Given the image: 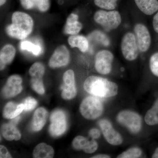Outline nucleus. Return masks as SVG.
I'll use <instances>...</instances> for the list:
<instances>
[{"mask_svg":"<svg viewBox=\"0 0 158 158\" xmlns=\"http://www.w3.org/2000/svg\"><path fill=\"white\" fill-rule=\"evenodd\" d=\"M49 132L54 137H58L64 134L67 128V122L65 113L56 110L51 114Z\"/></svg>","mask_w":158,"mask_h":158,"instance_id":"obj_8","label":"nucleus"},{"mask_svg":"<svg viewBox=\"0 0 158 158\" xmlns=\"http://www.w3.org/2000/svg\"><path fill=\"white\" fill-rule=\"evenodd\" d=\"M22 83V79L19 75H13L9 77L3 88V96L9 98L19 94L23 90Z\"/></svg>","mask_w":158,"mask_h":158,"instance_id":"obj_13","label":"nucleus"},{"mask_svg":"<svg viewBox=\"0 0 158 158\" xmlns=\"http://www.w3.org/2000/svg\"><path fill=\"white\" fill-rule=\"evenodd\" d=\"M138 9L146 15H152L158 11V0H135Z\"/></svg>","mask_w":158,"mask_h":158,"instance_id":"obj_19","label":"nucleus"},{"mask_svg":"<svg viewBox=\"0 0 158 158\" xmlns=\"http://www.w3.org/2000/svg\"><path fill=\"white\" fill-rule=\"evenodd\" d=\"M83 28V24L79 21V16L75 13L69 15L65 22L64 33L68 35H76Z\"/></svg>","mask_w":158,"mask_h":158,"instance_id":"obj_16","label":"nucleus"},{"mask_svg":"<svg viewBox=\"0 0 158 158\" xmlns=\"http://www.w3.org/2000/svg\"><path fill=\"white\" fill-rule=\"evenodd\" d=\"M84 88L91 95L101 98L116 96L118 91V86L116 83L96 76H91L86 78Z\"/></svg>","mask_w":158,"mask_h":158,"instance_id":"obj_2","label":"nucleus"},{"mask_svg":"<svg viewBox=\"0 0 158 158\" xmlns=\"http://www.w3.org/2000/svg\"><path fill=\"white\" fill-rule=\"evenodd\" d=\"M98 124L104 137L109 144L114 146H118L122 144V136L113 128L112 123L108 119H101L99 121Z\"/></svg>","mask_w":158,"mask_h":158,"instance_id":"obj_9","label":"nucleus"},{"mask_svg":"<svg viewBox=\"0 0 158 158\" xmlns=\"http://www.w3.org/2000/svg\"><path fill=\"white\" fill-rule=\"evenodd\" d=\"M7 0H0V6H4Z\"/></svg>","mask_w":158,"mask_h":158,"instance_id":"obj_38","label":"nucleus"},{"mask_svg":"<svg viewBox=\"0 0 158 158\" xmlns=\"http://www.w3.org/2000/svg\"><path fill=\"white\" fill-rule=\"evenodd\" d=\"M54 150L50 145L45 143L38 144L34 148L33 155L36 158H51L54 156Z\"/></svg>","mask_w":158,"mask_h":158,"instance_id":"obj_23","label":"nucleus"},{"mask_svg":"<svg viewBox=\"0 0 158 158\" xmlns=\"http://www.w3.org/2000/svg\"><path fill=\"white\" fill-rule=\"evenodd\" d=\"M94 19L106 32L116 30L122 22L121 15L114 10H98L94 15Z\"/></svg>","mask_w":158,"mask_h":158,"instance_id":"obj_3","label":"nucleus"},{"mask_svg":"<svg viewBox=\"0 0 158 158\" xmlns=\"http://www.w3.org/2000/svg\"><path fill=\"white\" fill-rule=\"evenodd\" d=\"M23 110V104H17L13 102H9L4 108L3 116L5 118L12 119L17 117Z\"/></svg>","mask_w":158,"mask_h":158,"instance_id":"obj_22","label":"nucleus"},{"mask_svg":"<svg viewBox=\"0 0 158 158\" xmlns=\"http://www.w3.org/2000/svg\"><path fill=\"white\" fill-rule=\"evenodd\" d=\"M152 158H158V147L156 149L155 151L153 154Z\"/></svg>","mask_w":158,"mask_h":158,"instance_id":"obj_37","label":"nucleus"},{"mask_svg":"<svg viewBox=\"0 0 158 158\" xmlns=\"http://www.w3.org/2000/svg\"><path fill=\"white\" fill-rule=\"evenodd\" d=\"M114 55L108 50H102L98 52L95 58V69L98 73L108 75L112 70Z\"/></svg>","mask_w":158,"mask_h":158,"instance_id":"obj_7","label":"nucleus"},{"mask_svg":"<svg viewBox=\"0 0 158 158\" xmlns=\"http://www.w3.org/2000/svg\"><path fill=\"white\" fill-rule=\"evenodd\" d=\"M72 146L76 150H83L88 154L93 153L98 148V144L94 139L90 141L88 138L82 136H77L74 138Z\"/></svg>","mask_w":158,"mask_h":158,"instance_id":"obj_14","label":"nucleus"},{"mask_svg":"<svg viewBox=\"0 0 158 158\" xmlns=\"http://www.w3.org/2000/svg\"><path fill=\"white\" fill-rule=\"evenodd\" d=\"M20 48L23 50L31 52L36 56L40 55L42 51L40 46L34 44L29 41H22L20 44Z\"/></svg>","mask_w":158,"mask_h":158,"instance_id":"obj_27","label":"nucleus"},{"mask_svg":"<svg viewBox=\"0 0 158 158\" xmlns=\"http://www.w3.org/2000/svg\"><path fill=\"white\" fill-rule=\"evenodd\" d=\"M152 25L155 31L158 34V12L156 13L153 18Z\"/></svg>","mask_w":158,"mask_h":158,"instance_id":"obj_35","label":"nucleus"},{"mask_svg":"<svg viewBox=\"0 0 158 158\" xmlns=\"http://www.w3.org/2000/svg\"><path fill=\"white\" fill-rule=\"evenodd\" d=\"M23 104L24 105V110L29 111L34 110L36 107L37 102L35 99L29 97L25 100Z\"/></svg>","mask_w":158,"mask_h":158,"instance_id":"obj_32","label":"nucleus"},{"mask_svg":"<svg viewBox=\"0 0 158 158\" xmlns=\"http://www.w3.org/2000/svg\"><path fill=\"white\" fill-rule=\"evenodd\" d=\"M0 158H12L11 155L9 153L6 148L2 145H1L0 146Z\"/></svg>","mask_w":158,"mask_h":158,"instance_id":"obj_33","label":"nucleus"},{"mask_svg":"<svg viewBox=\"0 0 158 158\" xmlns=\"http://www.w3.org/2000/svg\"><path fill=\"white\" fill-rule=\"evenodd\" d=\"M119 124L124 126L132 134L135 135L140 132L142 127L141 116L136 112L131 110L120 111L116 116Z\"/></svg>","mask_w":158,"mask_h":158,"instance_id":"obj_5","label":"nucleus"},{"mask_svg":"<svg viewBox=\"0 0 158 158\" xmlns=\"http://www.w3.org/2000/svg\"><path fill=\"white\" fill-rule=\"evenodd\" d=\"M142 150L138 147H132L117 156L118 158H138L142 156Z\"/></svg>","mask_w":158,"mask_h":158,"instance_id":"obj_28","label":"nucleus"},{"mask_svg":"<svg viewBox=\"0 0 158 158\" xmlns=\"http://www.w3.org/2000/svg\"><path fill=\"white\" fill-rule=\"evenodd\" d=\"M45 73V67L42 63L36 62L32 65L29 69L31 77L42 78Z\"/></svg>","mask_w":158,"mask_h":158,"instance_id":"obj_26","label":"nucleus"},{"mask_svg":"<svg viewBox=\"0 0 158 158\" xmlns=\"http://www.w3.org/2000/svg\"><path fill=\"white\" fill-rule=\"evenodd\" d=\"M48 113L44 108L40 107L35 111L33 116L32 127L35 131H40L45 125Z\"/></svg>","mask_w":158,"mask_h":158,"instance_id":"obj_18","label":"nucleus"},{"mask_svg":"<svg viewBox=\"0 0 158 158\" xmlns=\"http://www.w3.org/2000/svg\"><path fill=\"white\" fill-rule=\"evenodd\" d=\"M16 54V49L11 44H7L0 52V69L1 70L5 69L6 65H9L13 61Z\"/></svg>","mask_w":158,"mask_h":158,"instance_id":"obj_17","label":"nucleus"},{"mask_svg":"<svg viewBox=\"0 0 158 158\" xmlns=\"http://www.w3.org/2000/svg\"><path fill=\"white\" fill-rule=\"evenodd\" d=\"M2 133L4 138L8 141H18L21 138L19 131L15 127V125L11 122L3 125L2 127Z\"/></svg>","mask_w":158,"mask_h":158,"instance_id":"obj_21","label":"nucleus"},{"mask_svg":"<svg viewBox=\"0 0 158 158\" xmlns=\"http://www.w3.org/2000/svg\"><path fill=\"white\" fill-rule=\"evenodd\" d=\"M11 23L6 27V33L9 37L23 40L33 31L34 23L29 15L22 11H15L11 16Z\"/></svg>","mask_w":158,"mask_h":158,"instance_id":"obj_1","label":"nucleus"},{"mask_svg":"<svg viewBox=\"0 0 158 158\" xmlns=\"http://www.w3.org/2000/svg\"><path fill=\"white\" fill-rule=\"evenodd\" d=\"M63 84L61 88L62 90V97L65 100H70L77 95V90L75 85V74L73 71L69 69L63 74Z\"/></svg>","mask_w":158,"mask_h":158,"instance_id":"obj_11","label":"nucleus"},{"mask_svg":"<svg viewBox=\"0 0 158 158\" xmlns=\"http://www.w3.org/2000/svg\"><path fill=\"white\" fill-rule=\"evenodd\" d=\"M90 39L99 43L105 46H109L110 45V41L108 36L101 31H94L89 36Z\"/></svg>","mask_w":158,"mask_h":158,"instance_id":"obj_25","label":"nucleus"},{"mask_svg":"<svg viewBox=\"0 0 158 158\" xmlns=\"http://www.w3.org/2000/svg\"><path fill=\"white\" fill-rule=\"evenodd\" d=\"M149 67L153 74L158 77V52L153 54L150 58Z\"/></svg>","mask_w":158,"mask_h":158,"instance_id":"obj_31","label":"nucleus"},{"mask_svg":"<svg viewBox=\"0 0 158 158\" xmlns=\"http://www.w3.org/2000/svg\"><path fill=\"white\" fill-rule=\"evenodd\" d=\"M31 83L32 88L37 93L40 94L44 93V88L42 78L31 77Z\"/></svg>","mask_w":158,"mask_h":158,"instance_id":"obj_30","label":"nucleus"},{"mask_svg":"<svg viewBox=\"0 0 158 158\" xmlns=\"http://www.w3.org/2000/svg\"><path fill=\"white\" fill-rule=\"evenodd\" d=\"M134 32L139 51L141 52H147L151 43V37L148 29L143 24L138 23L134 27Z\"/></svg>","mask_w":158,"mask_h":158,"instance_id":"obj_10","label":"nucleus"},{"mask_svg":"<svg viewBox=\"0 0 158 158\" xmlns=\"http://www.w3.org/2000/svg\"><path fill=\"white\" fill-rule=\"evenodd\" d=\"M121 50L126 60L133 61L139 55V50L135 34L128 32L123 35L121 40Z\"/></svg>","mask_w":158,"mask_h":158,"instance_id":"obj_6","label":"nucleus"},{"mask_svg":"<svg viewBox=\"0 0 158 158\" xmlns=\"http://www.w3.org/2000/svg\"><path fill=\"white\" fill-rule=\"evenodd\" d=\"M89 135L92 139H98L100 137L101 133L99 130L96 128H93L89 131Z\"/></svg>","mask_w":158,"mask_h":158,"instance_id":"obj_34","label":"nucleus"},{"mask_svg":"<svg viewBox=\"0 0 158 158\" xmlns=\"http://www.w3.org/2000/svg\"><path fill=\"white\" fill-rule=\"evenodd\" d=\"M80 111L84 118L88 120H93L102 116L104 112V106L98 98L88 96L82 101Z\"/></svg>","mask_w":158,"mask_h":158,"instance_id":"obj_4","label":"nucleus"},{"mask_svg":"<svg viewBox=\"0 0 158 158\" xmlns=\"http://www.w3.org/2000/svg\"><path fill=\"white\" fill-rule=\"evenodd\" d=\"M68 42L72 48H77L82 52H87L89 48L88 39L82 35H71L68 37Z\"/></svg>","mask_w":158,"mask_h":158,"instance_id":"obj_20","label":"nucleus"},{"mask_svg":"<svg viewBox=\"0 0 158 158\" xmlns=\"http://www.w3.org/2000/svg\"><path fill=\"white\" fill-rule=\"evenodd\" d=\"M21 5L26 10H37L45 12L50 8V0H19Z\"/></svg>","mask_w":158,"mask_h":158,"instance_id":"obj_15","label":"nucleus"},{"mask_svg":"<svg viewBox=\"0 0 158 158\" xmlns=\"http://www.w3.org/2000/svg\"><path fill=\"white\" fill-rule=\"evenodd\" d=\"M144 121L149 126L158 124V98L144 116Z\"/></svg>","mask_w":158,"mask_h":158,"instance_id":"obj_24","label":"nucleus"},{"mask_svg":"<svg viewBox=\"0 0 158 158\" xmlns=\"http://www.w3.org/2000/svg\"><path fill=\"white\" fill-rule=\"evenodd\" d=\"M92 158H111L110 156L106 154H101L93 156L91 157Z\"/></svg>","mask_w":158,"mask_h":158,"instance_id":"obj_36","label":"nucleus"},{"mask_svg":"<svg viewBox=\"0 0 158 158\" xmlns=\"http://www.w3.org/2000/svg\"><path fill=\"white\" fill-rule=\"evenodd\" d=\"M118 0H94V4L102 9L113 10L117 6Z\"/></svg>","mask_w":158,"mask_h":158,"instance_id":"obj_29","label":"nucleus"},{"mask_svg":"<svg viewBox=\"0 0 158 158\" xmlns=\"http://www.w3.org/2000/svg\"><path fill=\"white\" fill-rule=\"evenodd\" d=\"M70 60V53L67 48L64 45L57 47L54 51L49 61V66L52 68H57L67 65Z\"/></svg>","mask_w":158,"mask_h":158,"instance_id":"obj_12","label":"nucleus"}]
</instances>
